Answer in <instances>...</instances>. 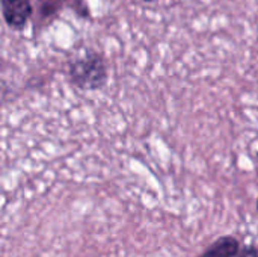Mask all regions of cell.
Listing matches in <instances>:
<instances>
[{"instance_id": "cell-1", "label": "cell", "mask_w": 258, "mask_h": 257, "mask_svg": "<svg viewBox=\"0 0 258 257\" xmlns=\"http://www.w3.org/2000/svg\"><path fill=\"white\" fill-rule=\"evenodd\" d=\"M68 77L79 89H101L109 79L106 61L100 53L88 50L82 58H77L68 65Z\"/></svg>"}, {"instance_id": "cell-2", "label": "cell", "mask_w": 258, "mask_h": 257, "mask_svg": "<svg viewBox=\"0 0 258 257\" xmlns=\"http://www.w3.org/2000/svg\"><path fill=\"white\" fill-rule=\"evenodd\" d=\"M2 14L12 30H23L33 15L32 0H2Z\"/></svg>"}, {"instance_id": "cell-3", "label": "cell", "mask_w": 258, "mask_h": 257, "mask_svg": "<svg viewBox=\"0 0 258 257\" xmlns=\"http://www.w3.org/2000/svg\"><path fill=\"white\" fill-rule=\"evenodd\" d=\"M240 251V242L233 236H222L207 247L200 257H236Z\"/></svg>"}, {"instance_id": "cell-4", "label": "cell", "mask_w": 258, "mask_h": 257, "mask_svg": "<svg viewBox=\"0 0 258 257\" xmlns=\"http://www.w3.org/2000/svg\"><path fill=\"white\" fill-rule=\"evenodd\" d=\"M239 257H258V248L254 245H249V247H245L242 250V253L239 254Z\"/></svg>"}, {"instance_id": "cell-5", "label": "cell", "mask_w": 258, "mask_h": 257, "mask_svg": "<svg viewBox=\"0 0 258 257\" xmlns=\"http://www.w3.org/2000/svg\"><path fill=\"white\" fill-rule=\"evenodd\" d=\"M142 2H147V3H153V2H156V0H142Z\"/></svg>"}, {"instance_id": "cell-6", "label": "cell", "mask_w": 258, "mask_h": 257, "mask_svg": "<svg viewBox=\"0 0 258 257\" xmlns=\"http://www.w3.org/2000/svg\"><path fill=\"white\" fill-rule=\"evenodd\" d=\"M257 214H258V198H257Z\"/></svg>"}]
</instances>
